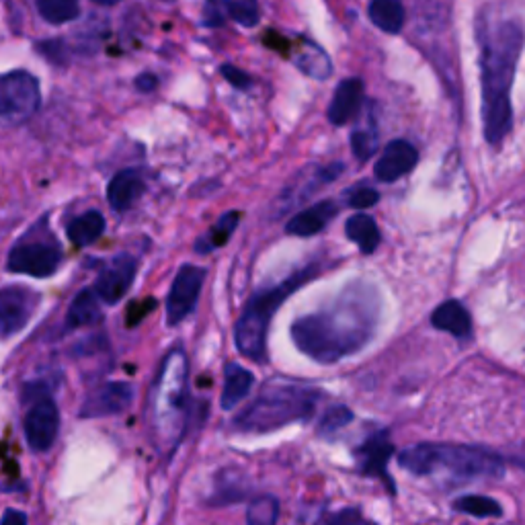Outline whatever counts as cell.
<instances>
[{"mask_svg": "<svg viewBox=\"0 0 525 525\" xmlns=\"http://www.w3.org/2000/svg\"><path fill=\"white\" fill-rule=\"evenodd\" d=\"M380 294L370 284H351L337 300L292 325L296 347L318 363H337L366 347L380 320Z\"/></svg>", "mask_w": 525, "mask_h": 525, "instance_id": "cell-1", "label": "cell"}, {"mask_svg": "<svg viewBox=\"0 0 525 525\" xmlns=\"http://www.w3.org/2000/svg\"><path fill=\"white\" fill-rule=\"evenodd\" d=\"M476 46L484 140L497 148L503 144L513 124L511 89L523 48V27L517 19L495 17L482 11L476 21Z\"/></svg>", "mask_w": 525, "mask_h": 525, "instance_id": "cell-2", "label": "cell"}, {"mask_svg": "<svg viewBox=\"0 0 525 525\" xmlns=\"http://www.w3.org/2000/svg\"><path fill=\"white\" fill-rule=\"evenodd\" d=\"M152 427L160 450H175L187 421V357L173 349L160 366L150 394Z\"/></svg>", "mask_w": 525, "mask_h": 525, "instance_id": "cell-3", "label": "cell"}, {"mask_svg": "<svg viewBox=\"0 0 525 525\" xmlns=\"http://www.w3.org/2000/svg\"><path fill=\"white\" fill-rule=\"evenodd\" d=\"M400 466L417 474L427 476L437 470H448L460 478L503 476V458L491 450L456 446V443H417L398 454Z\"/></svg>", "mask_w": 525, "mask_h": 525, "instance_id": "cell-4", "label": "cell"}, {"mask_svg": "<svg viewBox=\"0 0 525 525\" xmlns=\"http://www.w3.org/2000/svg\"><path fill=\"white\" fill-rule=\"evenodd\" d=\"M320 392L298 384H267L263 392L234 421L236 429L265 433L308 419Z\"/></svg>", "mask_w": 525, "mask_h": 525, "instance_id": "cell-5", "label": "cell"}, {"mask_svg": "<svg viewBox=\"0 0 525 525\" xmlns=\"http://www.w3.org/2000/svg\"><path fill=\"white\" fill-rule=\"evenodd\" d=\"M316 269H318L316 265H308L296 271L286 281H281V284L257 292L249 300L240 318L236 320V329H234V341L242 355L253 361H265L267 329L273 314L302 284H306L308 279L316 275Z\"/></svg>", "mask_w": 525, "mask_h": 525, "instance_id": "cell-6", "label": "cell"}, {"mask_svg": "<svg viewBox=\"0 0 525 525\" xmlns=\"http://www.w3.org/2000/svg\"><path fill=\"white\" fill-rule=\"evenodd\" d=\"M39 103H42V91H39V80L31 72L13 70L0 76V117L23 121L37 111Z\"/></svg>", "mask_w": 525, "mask_h": 525, "instance_id": "cell-7", "label": "cell"}, {"mask_svg": "<svg viewBox=\"0 0 525 525\" xmlns=\"http://www.w3.org/2000/svg\"><path fill=\"white\" fill-rule=\"evenodd\" d=\"M62 259V249L56 240H23L11 249L7 269L31 277H50L58 271Z\"/></svg>", "mask_w": 525, "mask_h": 525, "instance_id": "cell-8", "label": "cell"}, {"mask_svg": "<svg viewBox=\"0 0 525 525\" xmlns=\"http://www.w3.org/2000/svg\"><path fill=\"white\" fill-rule=\"evenodd\" d=\"M206 269L197 265H183L173 281L167 298V322L171 327L183 322L195 308L201 286H204Z\"/></svg>", "mask_w": 525, "mask_h": 525, "instance_id": "cell-9", "label": "cell"}, {"mask_svg": "<svg viewBox=\"0 0 525 525\" xmlns=\"http://www.w3.org/2000/svg\"><path fill=\"white\" fill-rule=\"evenodd\" d=\"M39 296L23 286H7L0 290V337H11L27 327Z\"/></svg>", "mask_w": 525, "mask_h": 525, "instance_id": "cell-10", "label": "cell"}, {"mask_svg": "<svg viewBox=\"0 0 525 525\" xmlns=\"http://www.w3.org/2000/svg\"><path fill=\"white\" fill-rule=\"evenodd\" d=\"M138 263L132 255H115L107 265L97 275V281L93 286V292L99 296L101 302L105 304H117L124 298L134 284Z\"/></svg>", "mask_w": 525, "mask_h": 525, "instance_id": "cell-11", "label": "cell"}, {"mask_svg": "<svg viewBox=\"0 0 525 525\" xmlns=\"http://www.w3.org/2000/svg\"><path fill=\"white\" fill-rule=\"evenodd\" d=\"M60 413L52 398L37 400L25 417V437L33 452H48L58 437Z\"/></svg>", "mask_w": 525, "mask_h": 525, "instance_id": "cell-12", "label": "cell"}, {"mask_svg": "<svg viewBox=\"0 0 525 525\" xmlns=\"http://www.w3.org/2000/svg\"><path fill=\"white\" fill-rule=\"evenodd\" d=\"M134 400V386L128 382H107L87 396L80 407L83 419H101L124 413Z\"/></svg>", "mask_w": 525, "mask_h": 525, "instance_id": "cell-13", "label": "cell"}, {"mask_svg": "<svg viewBox=\"0 0 525 525\" xmlns=\"http://www.w3.org/2000/svg\"><path fill=\"white\" fill-rule=\"evenodd\" d=\"M417 163L419 152L413 144H409L407 140H392L378 158L374 173L380 181L394 183L400 177L409 175L417 167Z\"/></svg>", "mask_w": 525, "mask_h": 525, "instance_id": "cell-14", "label": "cell"}, {"mask_svg": "<svg viewBox=\"0 0 525 525\" xmlns=\"http://www.w3.org/2000/svg\"><path fill=\"white\" fill-rule=\"evenodd\" d=\"M144 191H146V181L140 175V171L126 169V171H119L109 181L107 201L115 212H128L138 204Z\"/></svg>", "mask_w": 525, "mask_h": 525, "instance_id": "cell-15", "label": "cell"}, {"mask_svg": "<svg viewBox=\"0 0 525 525\" xmlns=\"http://www.w3.org/2000/svg\"><path fill=\"white\" fill-rule=\"evenodd\" d=\"M363 103V83L359 78H347L337 87L331 105L329 121L333 126H345L359 115Z\"/></svg>", "mask_w": 525, "mask_h": 525, "instance_id": "cell-16", "label": "cell"}, {"mask_svg": "<svg viewBox=\"0 0 525 525\" xmlns=\"http://www.w3.org/2000/svg\"><path fill=\"white\" fill-rule=\"evenodd\" d=\"M431 325L437 331L450 333L452 337L464 341L472 335V318L470 312L458 302V300H448L441 306H437L431 314Z\"/></svg>", "mask_w": 525, "mask_h": 525, "instance_id": "cell-17", "label": "cell"}, {"mask_svg": "<svg viewBox=\"0 0 525 525\" xmlns=\"http://www.w3.org/2000/svg\"><path fill=\"white\" fill-rule=\"evenodd\" d=\"M337 216V206L333 204V201H320V204L308 208V210H302L300 214H296L288 226H286V232L292 234V236H302V238H308V236H314L318 234L320 230H325L327 224Z\"/></svg>", "mask_w": 525, "mask_h": 525, "instance_id": "cell-18", "label": "cell"}, {"mask_svg": "<svg viewBox=\"0 0 525 525\" xmlns=\"http://www.w3.org/2000/svg\"><path fill=\"white\" fill-rule=\"evenodd\" d=\"M292 60L298 66V70H302L310 78L327 80L333 74V62L329 54L314 42H310V39H298Z\"/></svg>", "mask_w": 525, "mask_h": 525, "instance_id": "cell-19", "label": "cell"}, {"mask_svg": "<svg viewBox=\"0 0 525 525\" xmlns=\"http://www.w3.org/2000/svg\"><path fill=\"white\" fill-rule=\"evenodd\" d=\"M255 384V376L247 370L238 366V363H228L224 370V390L220 405L224 411H232L238 407L240 400H245Z\"/></svg>", "mask_w": 525, "mask_h": 525, "instance_id": "cell-20", "label": "cell"}, {"mask_svg": "<svg viewBox=\"0 0 525 525\" xmlns=\"http://www.w3.org/2000/svg\"><path fill=\"white\" fill-rule=\"evenodd\" d=\"M66 234L72 245L76 247H91L105 234V218L97 210H89L85 214L76 216L68 228Z\"/></svg>", "mask_w": 525, "mask_h": 525, "instance_id": "cell-21", "label": "cell"}, {"mask_svg": "<svg viewBox=\"0 0 525 525\" xmlns=\"http://www.w3.org/2000/svg\"><path fill=\"white\" fill-rule=\"evenodd\" d=\"M368 15L372 23L384 33H398L407 21V9L402 5V0H372Z\"/></svg>", "mask_w": 525, "mask_h": 525, "instance_id": "cell-22", "label": "cell"}, {"mask_svg": "<svg viewBox=\"0 0 525 525\" xmlns=\"http://www.w3.org/2000/svg\"><path fill=\"white\" fill-rule=\"evenodd\" d=\"M345 234L359 247L363 255H372L380 245V230L374 218L366 214H355L345 224Z\"/></svg>", "mask_w": 525, "mask_h": 525, "instance_id": "cell-23", "label": "cell"}, {"mask_svg": "<svg viewBox=\"0 0 525 525\" xmlns=\"http://www.w3.org/2000/svg\"><path fill=\"white\" fill-rule=\"evenodd\" d=\"M380 146V136H378V124L374 117V109L366 111L363 119L357 124V128L351 134V150L359 160H370Z\"/></svg>", "mask_w": 525, "mask_h": 525, "instance_id": "cell-24", "label": "cell"}, {"mask_svg": "<svg viewBox=\"0 0 525 525\" xmlns=\"http://www.w3.org/2000/svg\"><path fill=\"white\" fill-rule=\"evenodd\" d=\"M101 318V300L93 290H83L80 292L70 308H68V316H66V327L68 329H78V327H89L93 322H97Z\"/></svg>", "mask_w": 525, "mask_h": 525, "instance_id": "cell-25", "label": "cell"}, {"mask_svg": "<svg viewBox=\"0 0 525 525\" xmlns=\"http://www.w3.org/2000/svg\"><path fill=\"white\" fill-rule=\"evenodd\" d=\"M392 456V443L388 441L386 433H378L376 437L368 439L366 446L359 450L361 458V470L366 474H378L384 476L386 464Z\"/></svg>", "mask_w": 525, "mask_h": 525, "instance_id": "cell-26", "label": "cell"}, {"mask_svg": "<svg viewBox=\"0 0 525 525\" xmlns=\"http://www.w3.org/2000/svg\"><path fill=\"white\" fill-rule=\"evenodd\" d=\"M450 0H415V21L425 31L446 29L450 23Z\"/></svg>", "mask_w": 525, "mask_h": 525, "instance_id": "cell-27", "label": "cell"}, {"mask_svg": "<svg viewBox=\"0 0 525 525\" xmlns=\"http://www.w3.org/2000/svg\"><path fill=\"white\" fill-rule=\"evenodd\" d=\"M238 224H240V212H228V214H224V216L212 226V230H210L206 236H201V238L197 240L195 251L206 255V253H210V251H214V249L224 247L226 242H228V238H230V236L234 234V230L238 228Z\"/></svg>", "mask_w": 525, "mask_h": 525, "instance_id": "cell-28", "label": "cell"}, {"mask_svg": "<svg viewBox=\"0 0 525 525\" xmlns=\"http://www.w3.org/2000/svg\"><path fill=\"white\" fill-rule=\"evenodd\" d=\"M37 11L48 23H70L80 15V0H37Z\"/></svg>", "mask_w": 525, "mask_h": 525, "instance_id": "cell-29", "label": "cell"}, {"mask_svg": "<svg viewBox=\"0 0 525 525\" xmlns=\"http://www.w3.org/2000/svg\"><path fill=\"white\" fill-rule=\"evenodd\" d=\"M454 509L460 513H468L472 517H501L503 507L484 495H466L454 501Z\"/></svg>", "mask_w": 525, "mask_h": 525, "instance_id": "cell-30", "label": "cell"}, {"mask_svg": "<svg viewBox=\"0 0 525 525\" xmlns=\"http://www.w3.org/2000/svg\"><path fill=\"white\" fill-rule=\"evenodd\" d=\"M226 17L240 23L242 27H255L261 19L259 3L257 0H228Z\"/></svg>", "mask_w": 525, "mask_h": 525, "instance_id": "cell-31", "label": "cell"}, {"mask_svg": "<svg viewBox=\"0 0 525 525\" xmlns=\"http://www.w3.org/2000/svg\"><path fill=\"white\" fill-rule=\"evenodd\" d=\"M279 503L273 497H259L251 503L247 511L249 525H277Z\"/></svg>", "mask_w": 525, "mask_h": 525, "instance_id": "cell-32", "label": "cell"}, {"mask_svg": "<svg viewBox=\"0 0 525 525\" xmlns=\"http://www.w3.org/2000/svg\"><path fill=\"white\" fill-rule=\"evenodd\" d=\"M353 421V413L339 405V407H331L325 415H322L320 423H318V433L320 435H335L337 431H341L345 425H349Z\"/></svg>", "mask_w": 525, "mask_h": 525, "instance_id": "cell-33", "label": "cell"}, {"mask_svg": "<svg viewBox=\"0 0 525 525\" xmlns=\"http://www.w3.org/2000/svg\"><path fill=\"white\" fill-rule=\"evenodd\" d=\"M316 525H368V521L363 519V515L357 509L345 507L341 511L325 513L316 521Z\"/></svg>", "mask_w": 525, "mask_h": 525, "instance_id": "cell-34", "label": "cell"}, {"mask_svg": "<svg viewBox=\"0 0 525 525\" xmlns=\"http://www.w3.org/2000/svg\"><path fill=\"white\" fill-rule=\"evenodd\" d=\"M380 199V193L372 187H359L355 191H351L349 195V206L355 208V210H366V208H372L378 204Z\"/></svg>", "mask_w": 525, "mask_h": 525, "instance_id": "cell-35", "label": "cell"}, {"mask_svg": "<svg viewBox=\"0 0 525 525\" xmlns=\"http://www.w3.org/2000/svg\"><path fill=\"white\" fill-rule=\"evenodd\" d=\"M220 72H222V76L228 80V83H230L234 89H238V91H247V89L253 85L251 76H249L245 70H240V68H236V66H232V64H224V66L220 68Z\"/></svg>", "mask_w": 525, "mask_h": 525, "instance_id": "cell-36", "label": "cell"}, {"mask_svg": "<svg viewBox=\"0 0 525 525\" xmlns=\"http://www.w3.org/2000/svg\"><path fill=\"white\" fill-rule=\"evenodd\" d=\"M226 3L228 0H206L204 23L208 27H220L226 21Z\"/></svg>", "mask_w": 525, "mask_h": 525, "instance_id": "cell-37", "label": "cell"}, {"mask_svg": "<svg viewBox=\"0 0 525 525\" xmlns=\"http://www.w3.org/2000/svg\"><path fill=\"white\" fill-rule=\"evenodd\" d=\"M156 87H158V78L154 74L144 72V74H140L136 78V89L142 91V93H152Z\"/></svg>", "mask_w": 525, "mask_h": 525, "instance_id": "cell-38", "label": "cell"}, {"mask_svg": "<svg viewBox=\"0 0 525 525\" xmlns=\"http://www.w3.org/2000/svg\"><path fill=\"white\" fill-rule=\"evenodd\" d=\"M0 525H27V515L17 509H7L3 519H0Z\"/></svg>", "mask_w": 525, "mask_h": 525, "instance_id": "cell-39", "label": "cell"}, {"mask_svg": "<svg viewBox=\"0 0 525 525\" xmlns=\"http://www.w3.org/2000/svg\"><path fill=\"white\" fill-rule=\"evenodd\" d=\"M93 3H97L101 7H113V5L119 3V0H93Z\"/></svg>", "mask_w": 525, "mask_h": 525, "instance_id": "cell-40", "label": "cell"}]
</instances>
